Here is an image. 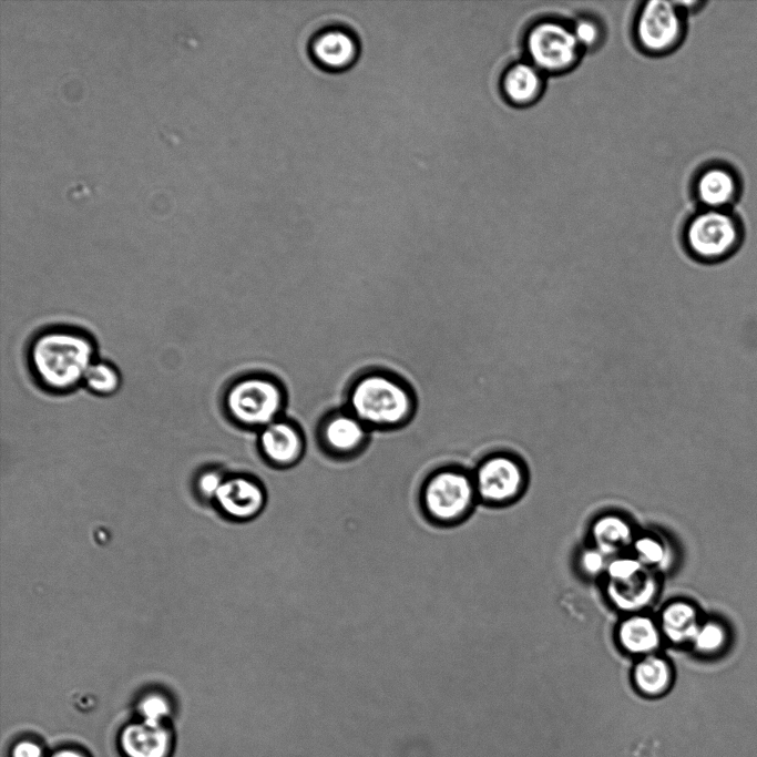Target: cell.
Returning a JSON list of instances; mask_svg holds the SVG:
<instances>
[{
  "mask_svg": "<svg viewBox=\"0 0 757 757\" xmlns=\"http://www.w3.org/2000/svg\"><path fill=\"white\" fill-rule=\"evenodd\" d=\"M645 570L646 567L633 554L623 553L610 559L604 576L608 582H624Z\"/></svg>",
  "mask_w": 757,
  "mask_h": 757,
  "instance_id": "25",
  "label": "cell"
},
{
  "mask_svg": "<svg viewBox=\"0 0 757 757\" xmlns=\"http://www.w3.org/2000/svg\"><path fill=\"white\" fill-rule=\"evenodd\" d=\"M223 406L232 423L258 431L284 416L286 395L276 379L263 374H246L227 386Z\"/></svg>",
  "mask_w": 757,
  "mask_h": 757,
  "instance_id": "4",
  "label": "cell"
},
{
  "mask_svg": "<svg viewBox=\"0 0 757 757\" xmlns=\"http://www.w3.org/2000/svg\"><path fill=\"white\" fill-rule=\"evenodd\" d=\"M702 620L696 604L684 599L667 602L657 616L664 641L677 646H689Z\"/></svg>",
  "mask_w": 757,
  "mask_h": 757,
  "instance_id": "18",
  "label": "cell"
},
{
  "mask_svg": "<svg viewBox=\"0 0 757 757\" xmlns=\"http://www.w3.org/2000/svg\"><path fill=\"white\" fill-rule=\"evenodd\" d=\"M630 550L646 569L655 573L668 570L675 559L672 544L657 532L636 534Z\"/></svg>",
  "mask_w": 757,
  "mask_h": 757,
  "instance_id": "21",
  "label": "cell"
},
{
  "mask_svg": "<svg viewBox=\"0 0 757 757\" xmlns=\"http://www.w3.org/2000/svg\"><path fill=\"white\" fill-rule=\"evenodd\" d=\"M9 757H48L42 744L33 738H20L10 748Z\"/></svg>",
  "mask_w": 757,
  "mask_h": 757,
  "instance_id": "28",
  "label": "cell"
},
{
  "mask_svg": "<svg viewBox=\"0 0 757 757\" xmlns=\"http://www.w3.org/2000/svg\"><path fill=\"white\" fill-rule=\"evenodd\" d=\"M224 479L216 471H207L200 477L198 488L205 495H216Z\"/></svg>",
  "mask_w": 757,
  "mask_h": 757,
  "instance_id": "29",
  "label": "cell"
},
{
  "mask_svg": "<svg viewBox=\"0 0 757 757\" xmlns=\"http://www.w3.org/2000/svg\"><path fill=\"white\" fill-rule=\"evenodd\" d=\"M641 47L651 53L674 50L686 33V13L677 2L653 0L642 7L635 27Z\"/></svg>",
  "mask_w": 757,
  "mask_h": 757,
  "instance_id": "9",
  "label": "cell"
},
{
  "mask_svg": "<svg viewBox=\"0 0 757 757\" xmlns=\"http://www.w3.org/2000/svg\"><path fill=\"white\" fill-rule=\"evenodd\" d=\"M630 682L642 697L662 698L676 683L675 669L671 661L658 653L645 655L636 658L631 669Z\"/></svg>",
  "mask_w": 757,
  "mask_h": 757,
  "instance_id": "15",
  "label": "cell"
},
{
  "mask_svg": "<svg viewBox=\"0 0 757 757\" xmlns=\"http://www.w3.org/2000/svg\"><path fill=\"white\" fill-rule=\"evenodd\" d=\"M346 409L369 429H392L405 424L415 411L411 389L386 371H368L351 385Z\"/></svg>",
  "mask_w": 757,
  "mask_h": 757,
  "instance_id": "2",
  "label": "cell"
},
{
  "mask_svg": "<svg viewBox=\"0 0 757 757\" xmlns=\"http://www.w3.org/2000/svg\"><path fill=\"white\" fill-rule=\"evenodd\" d=\"M525 48L533 63L542 72H561L571 68L580 55L572 28L544 20L534 24L525 38Z\"/></svg>",
  "mask_w": 757,
  "mask_h": 757,
  "instance_id": "8",
  "label": "cell"
},
{
  "mask_svg": "<svg viewBox=\"0 0 757 757\" xmlns=\"http://www.w3.org/2000/svg\"><path fill=\"white\" fill-rule=\"evenodd\" d=\"M215 497L222 511L238 521L256 519L268 503L264 484L246 473L224 479Z\"/></svg>",
  "mask_w": 757,
  "mask_h": 757,
  "instance_id": "11",
  "label": "cell"
},
{
  "mask_svg": "<svg viewBox=\"0 0 757 757\" xmlns=\"http://www.w3.org/2000/svg\"><path fill=\"white\" fill-rule=\"evenodd\" d=\"M48 757H89L88 754L80 748L76 747H62L50 755Z\"/></svg>",
  "mask_w": 757,
  "mask_h": 757,
  "instance_id": "30",
  "label": "cell"
},
{
  "mask_svg": "<svg viewBox=\"0 0 757 757\" xmlns=\"http://www.w3.org/2000/svg\"><path fill=\"white\" fill-rule=\"evenodd\" d=\"M318 437L327 452L347 458L357 454L366 446L369 428L347 409L336 410L323 419Z\"/></svg>",
  "mask_w": 757,
  "mask_h": 757,
  "instance_id": "13",
  "label": "cell"
},
{
  "mask_svg": "<svg viewBox=\"0 0 757 757\" xmlns=\"http://www.w3.org/2000/svg\"><path fill=\"white\" fill-rule=\"evenodd\" d=\"M730 643L728 625L716 617L703 618L689 646L695 654L704 658L720 656Z\"/></svg>",
  "mask_w": 757,
  "mask_h": 757,
  "instance_id": "22",
  "label": "cell"
},
{
  "mask_svg": "<svg viewBox=\"0 0 757 757\" xmlns=\"http://www.w3.org/2000/svg\"><path fill=\"white\" fill-rule=\"evenodd\" d=\"M140 719L151 724H167L173 713L168 698L160 693L144 695L136 705Z\"/></svg>",
  "mask_w": 757,
  "mask_h": 757,
  "instance_id": "24",
  "label": "cell"
},
{
  "mask_svg": "<svg viewBox=\"0 0 757 757\" xmlns=\"http://www.w3.org/2000/svg\"><path fill=\"white\" fill-rule=\"evenodd\" d=\"M615 635L620 647L637 658L657 653L664 641L657 618L644 612L625 615Z\"/></svg>",
  "mask_w": 757,
  "mask_h": 757,
  "instance_id": "16",
  "label": "cell"
},
{
  "mask_svg": "<svg viewBox=\"0 0 757 757\" xmlns=\"http://www.w3.org/2000/svg\"><path fill=\"white\" fill-rule=\"evenodd\" d=\"M743 188L738 170L723 160L707 162L693 180V195L699 208L735 209Z\"/></svg>",
  "mask_w": 757,
  "mask_h": 757,
  "instance_id": "10",
  "label": "cell"
},
{
  "mask_svg": "<svg viewBox=\"0 0 757 757\" xmlns=\"http://www.w3.org/2000/svg\"><path fill=\"white\" fill-rule=\"evenodd\" d=\"M309 60L327 72H341L358 59L360 43L354 28L340 20L329 19L313 27L307 35Z\"/></svg>",
  "mask_w": 757,
  "mask_h": 757,
  "instance_id": "7",
  "label": "cell"
},
{
  "mask_svg": "<svg viewBox=\"0 0 757 757\" xmlns=\"http://www.w3.org/2000/svg\"><path fill=\"white\" fill-rule=\"evenodd\" d=\"M611 557L594 545L584 548L577 557V566L583 575L589 579L604 576Z\"/></svg>",
  "mask_w": 757,
  "mask_h": 757,
  "instance_id": "26",
  "label": "cell"
},
{
  "mask_svg": "<svg viewBox=\"0 0 757 757\" xmlns=\"http://www.w3.org/2000/svg\"><path fill=\"white\" fill-rule=\"evenodd\" d=\"M572 31L581 49L594 48L603 37L601 25L592 18H579Z\"/></svg>",
  "mask_w": 757,
  "mask_h": 757,
  "instance_id": "27",
  "label": "cell"
},
{
  "mask_svg": "<svg viewBox=\"0 0 757 757\" xmlns=\"http://www.w3.org/2000/svg\"><path fill=\"white\" fill-rule=\"evenodd\" d=\"M659 592L656 573L645 570L640 575L624 582L605 581V594L611 604L627 614L641 613L651 606Z\"/></svg>",
  "mask_w": 757,
  "mask_h": 757,
  "instance_id": "17",
  "label": "cell"
},
{
  "mask_svg": "<svg viewBox=\"0 0 757 757\" xmlns=\"http://www.w3.org/2000/svg\"><path fill=\"white\" fill-rule=\"evenodd\" d=\"M501 85L505 98L511 103L529 104L542 92V71L531 62L514 63L504 72Z\"/></svg>",
  "mask_w": 757,
  "mask_h": 757,
  "instance_id": "20",
  "label": "cell"
},
{
  "mask_svg": "<svg viewBox=\"0 0 757 757\" xmlns=\"http://www.w3.org/2000/svg\"><path fill=\"white\" fill-rule=\"evenodd\" d=\"M478 500L503 505L513 502L525 490L529 468L510 451H497L483 458L472 472Z\"/></svg>",
  "mask_w": 757,
  "mask_h": 757,
  "instance_id": "6",
  "label": "cell"
},
{
  "mask_svg": "<svg viewBox=\"0 0 757 757\" xmlns=\"http://www.w3.org/2000/svg\"><path fill=\"white\" fill-rule=\"evenodd\" d=\"M258 450L266 462L276 468L297 464L305 452V437L299 427L279 418L256 432Z\"/></svg>",
  "mask_w": 757,
  "mask_h": 757,
  "instance_id": "12",
  "label": "cell"
},
{
  "mask_svg": "<svg viewBox=\"0 0 757 757\" xmlns=\"http://www.w3.org/2000/svg\"><path fill=\"white\" fill-rule=\"evenodd\" d=\"M173 732L167 724H151L137 719L126 724L119 736L124 757H170Z\"/></svg>",
  "mask_w": 757,
  "mask_h": 757,
  "instance_id": "14",
  "label": "cell"
},
{
  "mask_svg": "<svg viewBox=\"0 0 757 757\" xmlns=\"http://www.w3.org/2000/svg\"><path fill=\"white\" fill-rule=\"evenodd\" d=\"M592 545L608 557L623 554L636 536L628 519L618 513H604L596 516L590 528Z\"/></svg>",
  "mask_w": 757,
  "mask_h": 757,
  "instance_id": "19",
  "label": "cell"
},
{
  "mask_svg": "<svg viewBox=\"0 0 757 757\" xmlns=\"http://www.w3.org/2000/svg\"><path fill=\"white\" fill-rule=\"evenodd\" d=\"M82 383L99 396L113 395L121 385L117 369L106 361H94L84 375Z\"/></svg>",
  "mask_w": 757,
  "mask_h": 757,
  "instance_id": "23",
  "label": "cell"
},
{
  "mask_svg": "<svg viewBox=\"0 0 757 757\" xmlns=\"http://www.w3.org/2000/svg\"><path fill=\"white\" fill-rule=\"evenodd\" d=\"M91 339L78 331L54 329L39 335L30 347V364L38 380L54 391H67L83 381L94 360Z\"/></svg>",
  "mask_w": 757,
  "mask_h": 757,
  "instance_id": "1",
  "label": "cell"
},
{
  "mask_svg": "<svg viewBox=\"0 0 757 757\" xmlns=\"http://www.w3.org/2000/svg\"><path fill=\"white\" fill-rule=\"evenodd\" d=\"M478 501L472 472L459 467H444L431 472L418 494L426 520L441 528L460 524Z\"/></svg>",
  "mask_w": 757,
  "mask_h": 757,
  "instance_id": "3",
  "label": "cell"
},
{
  "mask_svg": "<svg viewBox=\"0 0 757 757\" xmlns=\"http://www.w3.org/2000/svg\"><path fill=\"white\" fill-rule=\"evenodd\" d=\"M744 224L735 209L698 208L685 223L683 243L687 253L712 262L729 256L740 245Z\"/></svg>",
  "mask_w": 757,
  "mask_h": 757,
  "instance_id": "5",
  "label": "cell"
}]
</instances>
